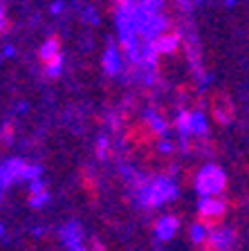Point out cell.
Here are the masks:
<instances>
[{
    "mask_svg": "<svg viewBox=\"0 0 249 251\" xmlns=\"http://www.w3.org/2000/svg\"><path fill=\"white\" fill-rule=\"evenodd\" d=\"M7 29V14H5V7L0 5V34Z\"/></svg>",
    "mask_w": 249,
    "mask_h": 251,
    "instance_id": "cell-21",
    "label": "cell"
},
{
    "mask_svg": "<svg viewBox=\"0 0 249 251\" xmlns=\"http://www.w3.org/2000/svg\"><path fill=\"white\" fill-rule=\"evenodd\" d=\"M5 168H7V175H9L11 182H21L23 175H25L27 162L21 159V157H14V159H7L5 162Z\"/></svg>",
    "mask_w": 249,
    "mask_h": 251,
    "instance_id": "cell-9",
    "label": "cell"
},
{
    "mask_svg": "<svg viewBox=\"0 0 249 251\" xmlns=\"http://www.w3.org/2000/svg\"><path fill=\"white\" fill-rule=\"evenodd\" d=\"M191 124H193V135H207L209 132V124H207V117H204L202 110L191 112Z\"/></svg>",
    "mask_w": 249,
    "mask_h": 251,
    "instance_id": "cell-13",
    "label": "cell"
},
{
    "mask_svg": "<svg viewBox=\"0 0 249 251\" xmlns=\"http://www.w3.org/2000/svg\"><path fill=\"white\" fill-rule=\"evenodd\" d=\"M108 151H110V139L106 135H101L97 139V157L99 159H106V157H108Z\"/></svg>",
    "mask_w": 249,
    "mask_h": 251,
    "instance_id": "cell-18",
    "label": "cell"
},
{
    "mask_svg": "<svg viewBox=\"0 0 249 251\" xmlns=\"http://www.w3.org/2000/svg\"><path fill=\"white\" fill-rule=\"evenodd\" d=\"M77 251H85V249H77Z\"/></svg>",
    "mask_w": 249,
    "mask_h": 251,
    "instance_id": "cell-27",
    "label": "cell"
},
{
    "mask_svg": "<svg viewBox=\"0 0 249 251\" xmlns=\"http://www.w3.org/2000/svg\"><path fill=\"white\" fill-rule=\"evenodd\" d=\"M47 200H50V193H47V188L45 191H41V193H31V198H29V204L31 206H43V204L47 202Z\"/></svg>",
    "mask_w": 249,
    "mask_h": 251,
    "instance_id": "cell-19",
    "label": "cell"
},
{
    "mask_svg": "<svg viewBox=\"0 0 249 251\" xmlns=\"http://www.w3.org/2000/svg\"><path fill=\"white\" fill-rule=\"evenodd\" d=\"M180 31H171V34H164V36H160L155 41V50L157 54H173L177 50V45H180Z\"/></svg>",
    "mask_w": 249,
    "mask_h": 251,
    "instance_id": "cell-8",
    "label": "cell"
},
{
    "mask_svg": "<svg viewBox=\"0 0 249 251\" xmlns=\"http://www.w3.org/2000/svg\"><path fill=\"white\" fill-rule=\"evenodd\" d=\"M11 54H14V47L7 45V47H5V56H11Z\"/></svg>",
    "mask_w": 249,
    "mask_h": 251,
    "instance_id": "cell-24",
    "label": "cell"
},
{
    "mask_svg": "<svg viewBox=\"0 0 249 251\" xmlns=\"http://www.w3.org/2000/svg\"><path fill=\"white\" fill-rule=\"evenodd\" d=\"M104 70L108 76H117L121 70V56L114 43H108V50L104 52Z\"/></svg>",
    "mask_w": 249,
    "mask_h": 251,
    "instance_id": "cell-7",
    "label": "cell"
},
{
    "mask_svg": "<svg viewBox=\"0 0 249 251\" xmlns=\"http://www.w3.org/2000/svg\"><path fill=\"white\" fill-rule=\"evenodd\" d=\"M207 235H209V229L204 225H200V222H197V225L191 226V238L195 242H200V245H202V242L207 240Z\"/></svg>",
    "mask_w": 249,
    "mask_h": 251,
    "instance_id": "cell-16",
    "label": "cell"
},
{
    "mask_svg": "<svg viewBox=\"0 0 249 251\" xmlns=\"http://www.w3.org/2000/svg\"><path fill=\"white\" fill-rule=\"evenodd\" d=\"M227 186V175L220 166L216 164H204L200 171H197V177H195V191L202 198H216L220 195Z\"/></svg>",
    "mask_w": 249,
    "mask_h": 251,
    "instance_id": "cell-2",
    "label": "cell"
},
{
    "mask_svg": "<svg viewBox=\"0 0 249 251\" xmlns=\"http://www.w3.org/2000/svg\"><path fill=\"white\" fill-rule=\"evenodd\" d=\"M224 211H227V204L218 198H200V202H197V213L202 220L200 225H204L209 231L216 229V225L222 220Z\"/></svg>",
    "mask_w": 249,
    "mask_h": 251,
    "instance_id": "cell-3",
    "label": "cell"
},
{
    "mask_svg": "<svg viewBox=\"0 0 249 251\" xmlns=\"http://www.w3.org/2000/svg\"><path fill=\"white\" fill-rule=\"evenodd\" d=\"M162 5H164V0H139V7L146 11V14H151V16L160 14Z\"/></svg>",
    "mask_w": 249,
    "mask_h": 251,
    "instance_id": "cell-15",
    "label": "cell"
},
{
    "mask_svg": "<svg viewBox=\"0 0 249 251\" xmlns=\"http://www.w3.org/2000/svg\"><path fill=\"white\" fill-rule=\"evenodd\" d=\"M9 184H11V179H9V175H7L5 164H0V188H7Z\"/></svg>",
    "mask_w": 249,
    "mask_h": 251,
    "instance_id": "cell-20",
    "label": "cell"
},
{
    "mask_svg": "<svg viewBox=\"0 0 249 251\" xmlns=\"http://www.w3.org/2000/svg\"><path fill=\"white\" fill-rule=\"evenodd\" d=\"M63 63H65V61H63V54H58L56 58H52V61L45 65V74L50 78H56L58 74H61V70H63Z\"/></svg>",
    "mask_w": 249,
    "mask_h": 251,
    "instance_id": "cell-14",
    "label": "cell"
},
{
    "mask_svg": "<svg viewBox=\"0 0 249 251\" xmlns=\"http://www.w3.org/2000/svg\"><path fill=\"white\" fill-rule=\"evenodd\" d=\"M61 9H63V2H54L52 5V14H61Z\"/></svg>",
    "mask_w": 249,
    "mask_h": 251,
    "instance_id": "cell-23",
    "label": "cell"
},
{
    "mask_svg": "<svg viewBox=\"0 0 249 251\" xmlns=\"http://www.w3.org/2000/svg\"><path fill=\"white\" fill-rule=\"evenodd\" d=\"M227 5H234V0H227Z\"/></svg>",
    "mask_w": 249,
    "mask_h": 251,
    "instance_id": "cell-25",
    "label": "cell"
},
{
    "mask_svg": "<svg viewBox=\"0 0 249 251\" xmlns=\"http://www.w3.org/2000/svg\"><path fill=\"white\" fill-rule=\"evenodd\" d=\"M58 54H61V43H58V38H47V41L41 45V50H38V56H41L45 63L56 58Z\"/></svg>",
    "mask_w": 249,
    "mask_h": 251,
    "instance_id": "cell-10",
    "label": "cell"
},
{
    "mask_svg": "<svg viewBox=\"0 0 249 251\" xmlns=\"http://www.w3.org/2000/svg\"><path fill=\"white\" fill-rule=\"evenodd\" d=\"M177 195V186L173 179L168 177H157L153 182H139L137 188V198H139L141 206H162L164 202L173 200Z\"/></svg>",
    "mask_w": 249,
    "mask_h": 251,
    "instance_id": "cell-1",
    "label": "cell"
},
{
    "mask_svg": "<svg viewBox=\"0 0 249 251\" xmlns=\"http://www.w3.org/2000/svg\"><path fill=\"white\" fill-rule=\"evenodd\" d=\"M61 240L65 242V247H70L72 251L77 249H83L81 242H83V229L79 222H70L61 229Z\"/></svg>",
    "mask_w": 249,
    "mask_h": 251,
    "instance_id": "cell-5",
    "label": "cell"
},
{
    "mask_svg": "<svg viewBox=\"0 0 249 251\" xmlns=\"http://www.w3.org/2000/svg\"><path fill=\"white\" fill-rule=\"evenodd\" d=\"M0 235H2V226H0Z\"/></svg>",
    "mask_w": 249,
    "mask_h": 251,
    "instance_id": "cell-26",
    "label": "cell"
},
{
    "mask_svg": "<svg viewBox=\"0 0 249 251\" xmlns=\"http://www.w3.org/2000/svg\"><path fill=\"white\" fill-rule=\"evenodd\" d=\"M177 226H180V220L175 215H162L155 222V233L160 240H171L173 235H175Z\"/></svg>",
    "mask_w": 249,
    "mask_h": 251,
    "instance_id": "cell-6",
    "label": "cell"
},
{
    "mask_svg": "<svg viewBox=\"0 0 249 251\" xmlns=\"http://www.w3.org/2000/svg\"><path fill=\"white\" fill-rule=\"evenodd\" d=\"M41 175H43L41 164H27L23 179H29V182H34V179H41Z\"/></svg>",
    "mask_w": 249,
    "mask_h": 251,
    "instance_id": "cell-17",
    "label": "cell"
},
{
    "mask_svg": "<svg viewBox=\"0 0 249 251\" xmlns=\"http://www.w3.org/2000/svg\"><path fill=\"white\" fill-rule=\"evenodd\" d=\"M231 242H234L231 229H213V231H209L202 247H204V251H227L231 247Z\"/></svg>",
    "mask_w": 249,
    "mask_h": 251,
    "instance_id": "cell-4",
    "label": "cell"
},
{
    "mask_svg": "<svg viewBox=\"0 0 249 251\" xmlns=\"http://www.w3.org/2000/svg\"><path fill=\"white\" fill-rule=\"evenodd\" d=\"M160 151H162V152H171V151H173V144H171L168 139L160 141Z\"/></svg>",
    "mask_w": 249,
    "mask_h": 251,
    "instance_id": "cell-22",
    "label": "cell"
},
{
    "mask_svg": "<svg viewBox=\"0 0 249 251\" xmlns=\"http://www.w3.org/2000/svg\"><path fill=\"white\" fill-rule=\"evenodd\" d=\"M146 124H148V128H151L155 135H166V132H168V124L157 115L155 110H148V112H146Z\"/></svg>",
    "mask_w": 249,
    "mask_h": 251,
    "instance_id": "cell-11",
    "label": "cell"
},
{
    "mask_svg": "<svg viewBox=\"0 0 249 251\" xmlns=\"http://www.w3.org/2000/svg\"><path fill=\"white\" fill-rule=\"evenodd\" d=\"M175 128H177V132H180L182 139H187L189 135H193L191 112H189V110H182L180 115H177V119H175Z\"/></svg>",
    "mask_w": 249,
    "mask_h": 251,
    "instance_id": "cell-12",
    "label": "cell"
}]
</instances>
